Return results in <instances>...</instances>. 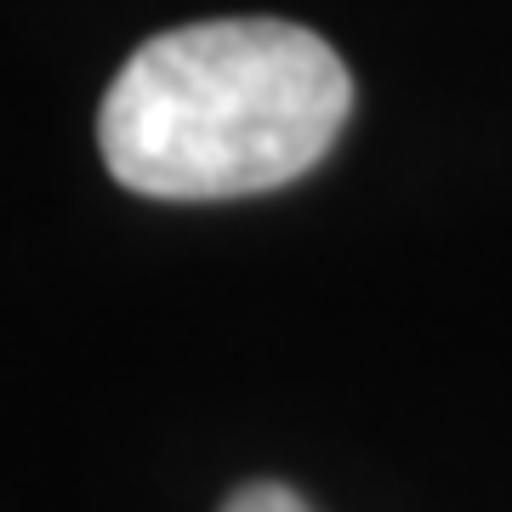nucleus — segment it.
<instances>
[{
    "label": "nucleus",
    "instance_id": "obj_1",
    "mask_svg": "<svg viewBox=\"0 0 512 512\" xmlns=\"http://www.w3.org/2000/svg\"><path fill=\"white\" fill-rule=\"evenodd\" d=\"M353 74L302 23L211 18L143 40L103 92L97 148L148 200H239L296 183L348 126Z\"/></svg>",
    "mask_w": 512,
    "mask_h": 512
},
{
    "label": "nucleus",
    "instance_id": "obj_2",
    "mask_svg": "<svg viewBox=\"0 0 512 512\" xmlns=\"http://www.w3.org/2000/svg\"><path fill=\"white\" fill-rule=\"evenodd\" d=\"M222 512H313V507L291 490V484L256 478V484H239V490L228 495V501H222Z\"/></svg>",
    "mask_w": 512,
    "mask_h": 512
}]
</instances>
